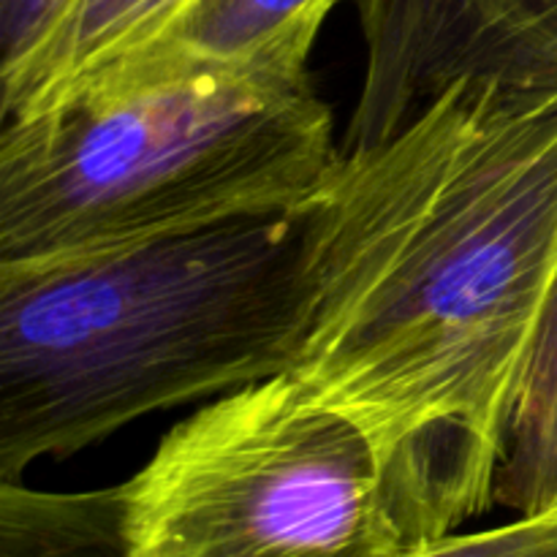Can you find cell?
<instances>
[{
    "label": "cell",
    "mask_w": 557,
    "mask_h": 557,
    "mask_svg": "<svg viewBox=\"0 0 557 557\" xmlns=\"http://www.w3.org/2000/svg\"><path fill=\"white\" fill-rule=\"evenodd\" d=\"M337 152L308 71L101 76L3 120L0 267L297 210Z\"/></svg>",
    "instance_id": "cell-3"
},
{
    "label": "cell",
    "mask_w": 557,
    "mask_h": 557,
    "mask_svg": "<svg viewBox=\"0 0 557 557\" xmlns=\"http://www.w3.org/2000/svg\"><path fill=\"white\" fill-rule=\"evenodd\" d=\"M299 261L297 207L0 267V482L286 373Z\"/></svg>",
    "instance_id": "cell-2"
},
{
    "label": "cell",
    "mask_w": 557,
    "mask_h": 557,
    "mask_svg": "<svg viewBox=\"0 0 557 557\" xmlns=\"http://www.w3.org/2000/svg\"><path fill=\"white\" fill-rule=\"evenodd\" d=\"M188 0H76L36 52L0 85L3 120L58 101L145 49Z\"/></svg>",
    "instance_id": "cell-6"
},
{
    "label": "cell",
    "mask_w": 557,
    "mask_h": 557,
    "mask_svg": "<svg viewBox=\"0 0 557 557\" xmlns=\"http://www.w3.org/2000/svg\"><path fill=\"white\" fill-rule=\"evenodd\" d=\"M337 3L341 0H188L145 49L101 76L161 69L308 71L321 25Z\"/></svg>",
    "instance_id": "cell-5"
},
{
    "label": "cell",
    "mask_w": 557,
    "mask_h": 557,
    "mask_svg": "<svg viewBox=\"0 0 557 557\" xmlns=\"http://www.w3.org/2000/svg\"><path fill=\"white\" fill-rule=\"evenodd\" d=\"M120 490V557H395L411 547L368 435L288 373L190 413Z\"/></svg>",
    "instance_id": "cell-4"
},
{
    "label": "cell",
    "mask_w": 557,
    "mask_h": 557,
    "mask_svg": "<svg viewBox=\"0 0 557 557\" xmlns=\"http://www.w3.org/2000/svg\"><path fill=\"white\" fill-rule=\"evenodd\" d=\"M395 557H557V509L476 533H449Z\"/></svg>",
    "instance_id": "cell-10"
},
{
    "label": "cell",
    "mask_w": 557,
    "mask_h": 557,
    "mask_svg": "<svg viewBox=\"0 0 557 557\" xmlns=\"http://www.w3.org/2000/svg\"><path fill=\"white\" fill-rule=\"evenodd\" d=\"M482 60L517 87L557 90V0H473Z\"/></svg>",
    "instance_id": "cell-9"
},
{
    "label": "cell",
    "mask_w": 557,
    "mask_h": 557,
    "mask_svg": "<svg viewBox=\"0 0 557 557\" xmlns=\"http://www.w3.org/2000/svg\"><path fill=\"white\" fill-rule=\"evenodd\" d=\"M495 504L520 517L557 509V270L522 370Z\"/></svg>",
    "instance_id": "cell-7"
},
{
    "label": "cell",
    "mask_w": 557,
    "mask_h": 557,
    "mask_svg": "<svg viewBox=\"0 0 557 557\" xmlns=\"http://www.w3.org/2000/svg\"><path fill=\"white\" fill-rule=\"evenodd\" d=\"M286 373L373 444L408 544L495 504L557 270V90L460 76L299 207Z\"/></svg>",
    "instance_id": "cell-1"
},
{
    "label": "cell",
    "mask_w": 557,
    "mask_h": 557,
    "mask_svg": "<svg viewBox=\"0 0 557 557\" xmlns=\"http://www.w3.org/2000/svg\"><path fill=\"white\" fill-rule=\"evenodd\" d=\"M123 490L38 493L0 482V557H120Z\"/></svg>",
    "instance_id": "cell-8"
},
{
    "label": "cell",
    "mask_w": 557,
    "mask_h": 557,
    "mask_svg": "<svg viewBox=\"0 0 557 557\" xmlns=\"http://www.w3.org/2000/svg\"><path fill=\"white\" fill-rule=\"evenodd\" d=\"M76 0H0V85L49 41Z\"/></svg>",
    "instance_id": "cell-11"
}]
</instances>
